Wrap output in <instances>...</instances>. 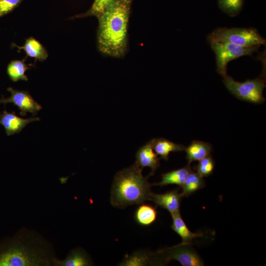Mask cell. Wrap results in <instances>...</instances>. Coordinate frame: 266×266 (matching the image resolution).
I'll return each instance as SVG.
<instances>
[{
	"instance_id": "obj_24",
	"label": "cell",
	"mask_w": 266,
	"mask_h": 266,
	"mask_svg": "<svg viewBox=\"0 0 266 266\" xmlns=\"http://www.w3.org/2000/svg\"><path fill=\"white\" fill-rule=\"evenodd\" d=\"M117 0H94L90 9L83 14V16H97Z\"/></svg>"
},
{
	"instance_id": "obj_7",
	"label": "cell",
	"mask_w": 266,
	"mask_h": 266,
	"mask_svg": "<svg viewBox=\"0 0 266 266\" xmlns=\"http://www.w3.org/2000/svg\"><path fill=\"white\" fill-rule=\"evenodd\" d=\"M7 91L11 95L9 97L0 100V103L4 104L7 103H13L20 110V115L25 116L28 112L35 116L42 106L38 103L27 91L14 89L11 87L7 88Z\"/></svg>"
},
{
	"instance_id": "obj_19",
	"label": "cell",
	"mask_w": 266,
	"mask_h": 266,
	"mask_svg": "<svg viewBox=\"0 0 266 266\" xmlns=\"http://www.w3.org/2000/svg\"><path fill=\"white\" fill-rule=\"evenodd\" d=\"M157 217L156 206L144 203L139 204L134 212V218L136 223L141 226L152 225Z\"/></svg>"
},
{
	"instance_id": "obj_25",
	"label": "cell",
	"mask_w": 266,
	"mask_h": 266,
	"mask_svg": "<svg viewBox=\"0 0 266 266\" xmlns=\"http://www.w3.org/2000/svg\"><path fill=\"white\" fill-rule=\"evenodd\" d=\"M23 0H0V17L13 10Z\"/></svg>"
},
{
	"instance_id": "obj_5",
	"label": "cell",
	"mask_w": 266,
	"mask_h": 266,
	"mask_svg": "<svg viewBox=\"0 0 266 266\" xmlns=\"http://www.w3.org/2000/svg\"><path fill=\"white\" fill-rule=\"evenodd\" d=\"M223 77L226 88L237 99L254 104H261L265 101L263 91L266 85L262 78L247 79L240 82L227 74Z\"/></svg>"
},
{
	"instance_id": "obj_18",
	"label": "cell",
	"mask_w": 266,
	"mask_h": 266,
	"mask_svg": "<svg viewBox=\"0 0 266 266\" xmlns=\"http://www.w3.org/2000/svg\"><path fill=\"white\" fill-rule=\"evenodd\" d=\"M190 165L174 170L162 174V180L159 183L152 184V185L161 186L169 184H176L182 187L188 174L191 170Z\"/></svg>"
},
{
	"instance_id": "obj_23",
	"label": "cell",
	"mask_w": 266,
	"mask_h": 266,
	"mask_svg": "<svg viewBox=\"0 0 266 266\" xmlns=\"http://www.w3.org/2000/svg\"><path fill=\"white\" fill-rule=\"evenodd\" d=\"M214 167V161L209 154L199 161L198 164L194 167V169L203 177L212 174Z\"/></svg>"
},
{
	"instance_id": "obj_17",
	"label": "cell",
	"mask_w": 266,
	"mask_h": 266,
	"mask_svg": "<svg viewBox=\"0 0 266 266\" xmlns=\"http://www.w3.org/2000/svg\"><path fill=\"white\" fill-rule=\"evenodd\" d=\"M157 253H151L145 251H137L125 257L119 264L121 266H143L157 264L155 257Z\"/></svg>"
},
{
	"instance_id": "obj_21",
	"label": "cell",
	"mask_w": 266,
	"mask_h": 266,
	"mask_svg": "<svg viewBox=\"0 0 266 266\" xmlns=\"http://www.w3.org/2000/svg\"><path fill=\"white\" fill-rule=\"evenodd\" d=\"M29 68L24 61L14 60L11 62L7 67V73L13 82L19 80L28 81L26 71Z\"/></svg>"
},
{
	"instance_id": "obj_6",
	"label": "cell",
	"mask_w": 266,
	"mask_h": 266,
	"mask_svg": "<svg viewBox=\"0 0 266 266\" xmlns=\"http://www.w3.org/2000/svg\"><path fill=\"white\" fill-rule=\"evenodd\" d=\"M209 44L215 55L217 71L222 76L227 74L230 62L243 56H252L260 47H243L229 42H211Z\"/></svg>"
},
{
	"instance_id": "obj_10",
	"label": "cell",
	"mask_w": 266,
	"mask_h": 266,
	"mask_svg": "<svg viewBox=\"0 0 266 266\" xmlns=\"http://www.w3.org/2000/svg\"><path fill=\"white\" fill-rule=\"evenodd\" d=\"M135 163L141 168L149 167L151 171L150 176L154 174L160 166V158L154 151L153 139L140 147L135 154Z\"/></svg>"
},
{
	"instance_id": "obj_12",
	"label": "cell",
	"mask_w": 266,
	"mask_h": 266,
	"mask_svg": "<svg viewBox=\"0 0 266 266\" xmlns=\"http://www.w3.org/2000/svg\"><path fill=\"white\" fill-rule=\"evenodd\" d=\"M93 265L92 260L82 248H77L72 250L67 257L63 260L56 258L53 266H90Z\"/></svg>"
},
{
	"instance_id": "obj_22",
	"label": "cell",
	"mask_w": 266,
	"mask_h": 266,
	"mask_svg": "<svg viewBox=\"0 0 266 266\" xmlns=\"http://www.w3.org/2000/svg\"><path fill=\"white\" fill-rule=\"evenodd\" d=\"M244 0H218L220 9L230 17L237 15L241 11Z\"/></svg>"
},
{
	"instance_id": "obj_16",
	"label": "cell",
	"mask_w": 266,
	"mask_h": 266,
	"mask_svg": "<svg viewBox=\"0 0 266 266\" xmlns=\"http://www.w3.org/2000/svg\"><path fill=\"white\" fill-rule=\"evenodd\" d=\"M12 46L16 47L19 50H24L27 56L41 62L45 60L48 57V53L45 48L38 41L33 37L27 39L24 44L22 46L15 43H13Z\"/></svg>"
},
{
	"instance_id": "obj_8",
	"label": "cell",
	"mask_w": 266,
	"mask_h": 266,
	"mask_svg": "<svg viewBox=\"0 0 266 266\" xmlns=\"http://www.w3.org/2000/svg\"><path fill=\"white\" fill-rule=\"evenodd\" d=\"M160 251L166 254L164 260L167 263L171 260H176L183 266H204L200 257L187 245L178 244Z\"/></svg>"
},
{
	"instance_id": "obj_3",
	"label": "cell",
	"mask_w": 266,
	"mask_h": 266,
	"mask_svg": "<svg viewBox=\"0 0 266 266\" xmlns=\"http://www.w3.org/2000/svg\"><path fill=\"white\" fill-rule=\"evenodd\" d=\"M135 162L119 171L115 175L111 187L110 200L112 206L124 208L129 205L140 204L150 200L152 192L148 178Z\"/></svg>"
},
{
	"instance_id": "obj_9",
	"label": "cell",
	"mask_w": 266,
	"mask_h": 266,
	"mask_svg": "<svg viewBox=\"0 0 266 266\" xmlns=\"http://www.w3.org/2000/svg\"><path fill=\"white\" fill-rule=\"evenodd\" d=\"M39 120L34 116L24 119L17 116L15 112H8L6 110L0 113V125L3 127L8 136L19 133L28 124Z\"/></svg>"
},
{
	"instance_id": "obj_4",
	"label": "cell",
	"mask_w": 266,
	"mask_h": 266,
	"mask_svg": "<svg viewBox=\"0 0 266 266\" xmlns=\"http://www.w3.org/2000/svg\"><path fill=\"white\" fill-rule=\"evenodd\" d=\"M211 42H229L243 47H254L266 43V39L254 28H218L207 36Z\"/></svg>"
},
{
	"instance_id": "obj_13",
	"label": "cell",
	"mask_w": 266,
	"mask_h": 266,
	"mask_svg": "<svg viewBox=\"0 0 266 266\" xmlns=\"http://www.w3.org/2000/svg\"><path fill=\"white\" fill-rule=\"evenodd\" d=\"M171 215L172 219L171 227L182 239L180 245H190L194 239L203 235L202 233H194L190 231L183 221L179 211L171 214Z\"/></svg>"
},
{
	"instance_id": "obj_20",
	"label": "cell",
	"mask_w": 266,
	"mask_h": 266,
	"mask_svg": "<svg viewBox=\"0 0 266 266\" xmlns=\"http://www.w3.org/2000/svg\"><path fill=\"white\" fill-rule=\"evenodd\" d=\"M205 185V183L203 177L197 171L195 172L191 169L182 187L183 191L181 193L183 197H187L203 188Z\"/></svg>"
},
{
	"instance_id": "obj_2",
	"label": "cell",
	"mask_w": 266,
	"mask_h": 266,
	"mask_svg": "<svg viewBox=\"0 0 266 266\" xmlns=\"http://www.w3.org/2000/svg\"><path fill=\"white\" fill-rule=\"evenodd\" d=\"M11 245L0 252V266H53L51 244L37 233L22 229Z\"/></svg>"
},
{
	"instance_id": "obj_11",
	"label": "cell",
	"mask_w": 266,
	"mask_h": 266,
	"mask_svg": "<svg viewBox=\"0 0 266 266\" xmlns=\"http://www.w3.org/2000/svg\"><path fill=\"white\" fill-rule=\"evenodd\" d=\"M182 197L181 193L177 189L161 194L152 193L150 200L155 203L156 207L160 206L172 214L179 211Z\"/></svg>"
},
{
	"instance_id": "obj_14",
	"label": "cell",
	"mask_w": 266,
	"mask_h": 266,
	"mask_svg": "<svg viewBox=\"0 0 266 266\" xmlns=\"http://www.w3.org/2000/svg\"><path fill=\"white\" fill-rule=\"evenodd\" d=\"M213 150L212 145L208 142L200 140H193L186 147V158L188 164L192 162L200 161L210 154Z\"/></svg>"
},
{
	"instance_id": "obj_1",
	"label": "cell",
	"mask_w": 266,
	"mask_h": 266,
	"mask_svg": "<svg viewBox=\"0 0 266 266\" xmlns=\"http://www.w3.org/2000/svg\"><path fill=\"white\" fill-rule=\"evenodd\" d=\"M132 0H117L97 17L98 46L102 54L116 58L127 50V30Z\"/></svg>"
},
{
	"instance_id": "obj_15",
	"label": "cell",
	"mask_w": 266,
	"mask_h": 266,
	"mask_svg": "<svg viewBox=\"0 0 266 266\" xmlns=\"http://www.w3.org/2000/svg\"><path fill=\"white\" fill-rule=\"evenodd\" d=\"M153 149L160 159L168 160L170 153L185 151L186 147L181 144L174 143L164 138L153 139Z\"/></svg>"
}]
</instances>
